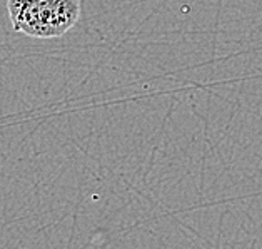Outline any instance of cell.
Masks as SVG:
<instances>
[{
	"mask_svg": "<svg viewBox=\"0 0 262 249\" xmlns=\"http://www.w3.org/2000/svg\"><path fill=\"white\" fill-rule=\"evenodd\" d=\"M12 29L34 39L66 35L80 17L79 0H7Z\"/></svg>",
	"mask_w": 262,
	"mask_h": 249,
	"instance_id": "cell-1",
	"label": "cell"
}]
</instances>
